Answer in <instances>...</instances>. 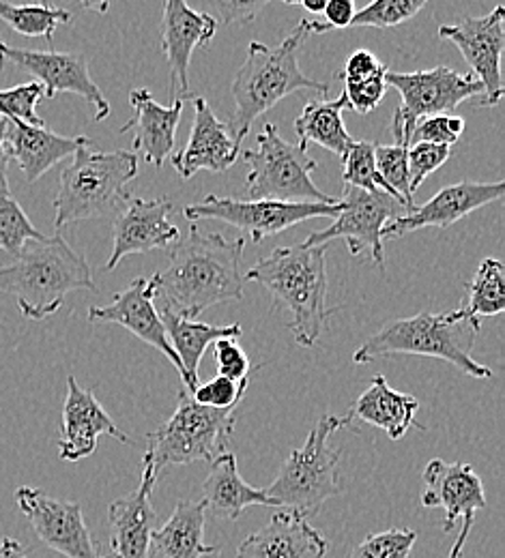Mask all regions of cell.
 Here are the masks:
<instances>
[{
  "label": "cell",
  "mask_w": 505,
  "mask_h": 558,
  "mask_svg": "<svg viewBox=\"0 0 505 558\" xmlns=\"http://www.w3.org/2000/svg\"><path fill=\"white\" fill-rule=\"evenodd\" d=\"M243 239L226 241L219 232L188 228L168 250V267L157 271V299L183 318L196 320L205 310L226 301H241L245 274Z\"/></svg>",
  "instance_id": "obj_1"
},
{
  "label": "cell",
  "mask_w": 505,
  "mask_h": 558,
  "mask_svg": "<svg viewBox=\"0 0 505 558\" xmlns=\"http://www.w3.org/2000/svg\"><path fill=\"white\" fill-rule=\"evenodd\" d=\"M308 35V20H301L278 46H265L261 41H252L248 46L245 61L230 84L235 112L226 123L239 146L250 134L254 121L285 97L297 90H316L323 95L329 90L325 82L308 77L299 70L297 52Z\"/></svg>",
  "instance_id": "obj_2"
},
{
  "label": "cell",
  "mask_w": 505,
  "mask_h": 558,
  "mask_svg": "<svg viewBox=\"0 0 505 558\" xmlns=\"http://www.w3.org/2000/svg\"><path fill=\"white\" fill-rule=\"evenodd\" d=\"M325 245L308 247L303 243L292 247H276L261 258L248 274L245 281H256L267 288L278 305L290 312L287 325L294 342L303 349L316 347L332 310L327 307V265Z\"/></svg>",
  "instance_id": "obj_3"
},
{
  "label": "cell",
  "mask_w": 505,
  "mask_h": 558,
  "mask_svg": "<svg viewBox=\"0 0 505 558\" xmlns=\"http://www.w3.org/2000/svg\"><path fill=\"white\" fill-rule=\"evenodd\" d=\"M75 290L95 292L97 286L84 256L59 232L26 243L11 265L0 267V292L13 296L28 320L55 316Z\"/></svg>",
  "instance_id": "obj_4"
},
{
  "label": "cell",
  "mask_w": 505,
  "mask_h": 558,
  "mask_svg": "<svg viewBox=\"0 0 505 558\" xmlns=\"http://www.w3.org/2000/svg\"><path fill=\"white\" fill-rule=\"evenodd\" d=\"M482 329V320L469 316L462 307L447 314H418L398 318L381 327L353 352V363H372L387 354H420L452 363L471 378H493V369L476 361L471 350Z\"/></svg>",
  "instance_id": "obj_5"
},
{
  "label": "cell",
  "mask_w": 505,
  "mask_h": 558,
  "mask_svg": "<svg viewBox=\"0 0 505 558\" xmlns=\"http://www.w3.org/2000/svg\"><path fill=\"white\" fill-rule=\"evenodd\" d=\"M139 177V155L132 150H95L91 140L73 153L61 172L55 198V228L117 215L128 203V185Z\"/></svg>",
  "instance_id": "obj_6"
},
{
  "label": "cell",
  "mask_w": 505,
  "mask_h": 558,
  "mask_svg": "<svg viewBox=\"0 0 505 558\" xmlns=\"http://www.w3.org/2000/svg\"><path fill=\"white\" fill-rule=\"evenodd\" d=\"M235 409H209L188 393L179 391V404L172 417L146 436L143 464L155 473L168 466L192 462H214L228 451L235 434Z\"/></svg>",
  "instance_id": "obj_7"
},
{
  "label": "cell",
  "mask_w": 505,
  "mask_h": 558,
  "mask_svg": "<svg viewBox=\"0 0 505 558\" xmlns=\"http://www.w3.org/2000/svg\"><path fill=\"white\" fill-rule=\"evenodd\" d=\"M349 421V415L318 418L305 442L290 451L276 482L265 489L278 502V507L301 518H312L329 498L342 492L338 482L340 456L329 447V438Z\"/></svg>",
  "instance_id": "obj_8"
},
{
  "label": "cell",
  "mask_w": 505,
  "mask_h": 558,
  "mask_svg": "<svg viewBox=\"0 0 505 558\" xmlns=\"http://www.w3.org/2000/svg\"><path fill=\"white\" fill-rule=\"evenodd\" d=\"M243 159L250 166L245 177L250 201L321 205H334L340 201L321 192L312 181V172L318 168V163L308 155V146L290 144L289 140L280 136L274 123L263 125L256 138V148H245Z\"/></svg>",
  "instance_id": "obj_9"
},
{
  "label": "cell",
  "mask_w": 505,
  "mask_h": 558,
  "mask_svg": "<svg viewBox=\"0 0 505 558\" xmlns=\"http://www.w3.org/2000/svg\"><path fill=\"white\" fill-rule=\"evenodd\" d=\"M387 86L400 95V106L394 112L392 134L411 146V134L420 119L454 112L462 101L482 97L484 88L471 73H458L449 68L413 71V73H385Z\"/></svg>",
  "instance_id": "obj_10"
},
{
  "label": "cell",
  "mask_w": 505,
  "mask_h": 558,
  "mask_svg": "<svg viewBox=\"0 0 505 558\" xmlns=\"http://www.w3.org/2000/svg\"><path fill=\"white\" fill-rule=\"evenodd\" d=\"M342 210V201L334 205L321 203H282V201H239L207 196L199 205H188L183 215L188 221L199 223L201 219H219L250 234L252 243L258 245L269 236H276L292 226L314 217H336Z\"/></svg>",
  "instance_id": "obj_11"
},
{
  "label": "cell",
  "mask_w": 505,
  "mask_h": 558,
  "mask_svg": "<svg viewBox=\"0 0 505 558\" xmlns=\"http://www.w3.org/2000/svg\"><path fill=\"white\" fill-rule=\"evenodd\" d=\"M342 210L336 215V221L325 228L312 232L303 245H327L329 241L342 239L351 256L368 254L378 269H385V252H383V228L394 217L407 213L389 194L385 192H365L358 187L345 185Z\"/></svg>",
  "instance_id": "obj_12"
},
{
  "label": "cell",
  "mask_w": 505,
  "mask_h": 558,
  "mask_svg": "<svg viewBox=\"0 0 505 558\" xmlns=\"http://www.w3.org/2000/svg\"><path fill=\"white\" fill-rule=\"evenodd\" d=\"M438 37L454 44L471 75L482 84V108H495L504 97L502 57L505 50V9L497 4L482 17H467L458 24L438 26Z\"/></svg>",
  "instance_id": "obj_13"
},
{
  "label": "cell",
  "mask_w": 505,
  "mask_h": 558,
  "mask_svg": "<svg viewBox=\"0 0 505 558\" xmlns=\"http://www.w3.org/2000/svg\"><path fill=\"white\" fill-rule=\"evenodd\" d=\"M15 502L35 535L55 553L68 558H101L77 502L48 496L44 489L31 486L15 489Z\"/></svg>",
  "instance_id": "obj_14"
},
{
  "label": "cell",
  "mask_w": 505,
  "mask_h": 558,
  "mask_svg": "<svg viewBox=\"0 0 505 558\" xmlns=\"http://www.w3.org/2000/svg\"><path fill=\"white\" fill-rule=\"evenodd\" d=\"M4 61L37 77L48 99H55L59 93H72L93 106L97 123L110 117V104L106 101L101 88L93 82L84 57L55 50H22L0 41V68Z\"/></svg>",
  "instance_id": "obj_15"
},
{
  "label": "cell",
  "mask_w": 505,
  "mask_h": 558,
  "mask_svg": "<svg viewBox=\"0 0 505 558\" xmlns=\"http://www.w3.org/2000/svg\"><path fill=\"white\" fill-rule=\"evenodd\" d=\"M217 20L205 11H196L188 0H164L161 11V52L170 70V95L192 99L190 63L196 48L209 46L216 37Z\"/></svg>",
  "instance_id": "obj_16"
},
{
  "label": "cell",
  "mask_w": 505,
  "mask_h": 558,
  "mask_svg": "<svg viewBox=\"0 0 505 558\" xmlns=\"http://www.w3.org/2000/svg\"><path fill=\"white\" fill-rule=\"evenodd\" d=\"M155 301H157V274H153L151 279H134L125 290L112 296L110 305H101V307L93 305L88 310V320L121 325L148 347L159 350L177 367L185 387L183 365L175 349L170 347L166 327L159 318V312L155 310Z\"/></svg>",
  "instance_id": "obj_17"
},
{
  "label": "cell",
  "mask_w": 505,
  "mask_h": 558,
  "mask_svg": "<svg viewBox=\"0 0 505 558\" xmlns=\"http://www.w3.org/2000/svg\"><path fill=\"white\" fill-rule=\"evenodd\" d=\"M170 209L172 205L166 198L145 201L130 196L115 215L112 252L104 271H115L125 256L170 247L181 236V230L168 219Z\"/></svg>",
  "instance_id": "obj_18"
},
{
  "label": "cell",
  "mask_w": 505,
  "mask_h": 558,
  "mask_svg": "<svg viewBox=\"0 0 505 558\" xmlns=\"http://www.w3.org/2000/svg\"><path fill=\"white\" fill-rule=\"evenodd\" d=\"M505 194L504 181L495 183H476V181H460L449 187H443L438 194L422 205L413 207L409 213H402L394 217L383 228V241L385 239H400L409 232H416L420 228H449L456 221L465 219L473 210L482 209L491 203L502 201Z\"/></svg>",
  "instance_id": "obj_19"
},
{
  "label": "cell",
  "mask_w": 505,
  "mask_h": 558,
  "mask_svg": "<svg viewBox=\"0 0 505 558\" xmlns=\"http://www.w3.org/2000/svg\"><path fill=\"white\" fill-rule=\"evenodd\" d=\"M99 436H112L121 442L134 440L119 429V425L104 411L91 389L77 385L75 376H68V396L63 404L59 456L65 462H80L95 453Z\"/></svg>",
  "instance_id": "obj_20"
},
{
  "label": "cell",
  "mask_w": 505,
  "mask_h": 558,
  "mask_svg": "<svg viewBox=\"0 0 505 558\" xmlns=\"http://www.w3.org/2000/svg\"><path fill=\"white\" fill-rule=\"evenodd\" d=\"M422 477L426 484L422 494V507L445 511V533H452L458 520L476 515L480 509L486 507L484 484L471 464H449L441 458H434L426 464Z\"/></svg>",
  "instance_id": "obj_21"
},
{
  "label": "cell",
  "mask_w": 505,
  "mask_h": 558,
  "mask_svg": "<svg viewBox=\"0 0 505 558\" xmlns=\"http://www.w3.org/2000/svg\"><path fill=\"white\" fill-rule=\"evenodd\" d=\"M194 99V123L188 144L172 153V166L181 179H192L201 170L224 172L235 166L241 146L228 132L226 123H221L203 97Z\"/></svg>",
  "instance_id": "obj_22"
},
{
  "label": "cell",
  "mask_w": 505,
  "mask_h": 558,
  "mask_svg": "<svg viewBox=\"0 0 505 558\" xmlns=\"http://www.w3.org/2000/svg\"><path fill=\"white\" fill-rule=\"evenodd\" d=\"M181 97H175L170 106H159L148 88H136L130 95V104L134 110V119L128 121L119 132H136L134 150L145 157L146 163L161 168L164 161L175 153L177 128L181 123L183 112Z\"/></svg>",
  "instance_id": "obj_23"
},
{
  "label": "cell",
  "mask_w": 505,
  "mask_h": 558,
  "mask_svg": "<svg viewBox=\"0 0 505 558\" xmlns=\"http://www.w3.org/2000/svg\"><path fill=\"white\" fill-rule=\"evenodd\" d=\"M327 539L305 518L280 511L261 531L245 537L237 558H323Z\"/></svg>",
  "instance_id": "obj_24"
},
{
  "label": "cell",
  "mask_w": 505,
  "mask_h": 558,
  "mask_svg": "<svg viewBox=\"0 0 505 558\" xmlns=\"http://www.w3.org/2000/svg\"><path fill=\"white\" fill-rule=\"evenodd\" d=\"M159 473L143 464V480L136 492L108 507L112 526V558H146L151 533L155 529L153 488Z\"/></svg>",
  "instance_id": "obj_25"
},
{
  "label": "cell",
  "mask_w": 505,
  "mask_h": 558,
  "mask_svg": "<svg viewBox=\"0 0 505 558\" xmlns=\"http://www.w3.org/2000/svg\"><path fill=\"white\" fill-rule=\"evenodd\" d=\"M88 138L59 136L46 125H28L4 119V146L9 159H15L28 183L39 181L59 161L73 155Z\"/></svg>",
  "instance_id": "obj_26"
},
{
  "label": "cell",
  "mask_w": 505,
  "mask_h": 558,
  "mask_svg": "<svg viewBox=\"0 0 505 558\" xmlns=\"http://www.w3.org/2000/svg\"><path fill=\"white\" fill-rule=\"evenodd\" d=\"M205 513L203 500H181L172 515L153 529L146 558H203L217 555V548L205 544Z\"/></svg>",
  "instance_id": "obj_27"
},
{
  "label": "cell",
  "mask_w": 505,
  "mask_h": 558,
  "mask_svg": "<svg viewBox=\"0 0 505 558\" xmlns=\"http://www.w3.org/2000/svg\"><path fill=\"white\" fill-rule=\"evenodd\" d=\"M418 411H420L418 398L396 391L394 387H389L385 376L376 374L358 398V402L351 407L349 417L361 418L363 423L383 429L392 440H400L411 427L424 429L416 421Z\"/></svg>",
  "instance_id": "obj_28"
},
{
  "label": "cell",
  "mask_w": 505,
  "mask_h": 558,
  "mask_svg": "<svg viewBox=\"0 0 505 558\" xmlns=\"http://www.w3.org/2000/svg\"><path fill=\"white\" fill-rule=\"evenodd\" d=\"M159 318L166 327L170 347L175 349L181 365H183L188 393H192L201 385L199 367H201V361H203L207 349L212 344H216L217 340H224V338L239 340L243 336V329L237 323L226 325V327H217V325H207V323H201V320L183 318V316L175 314L168 307H161Z\"/></svg>",
  "instance_id": "obj_29"
},
{
  "label": "cell",
  "mask_w": 505,
  "mask_h": 558,
  "mask_svg": "<svg viewBox=\"0 0 505 558\" xmlns=\"http://www.w3.org/2000/svg\"><path fill=\"white\" fill-rule=\"evenodd\" d=\"M203 502L205 507L224 520H239L248 507L265 505L278 507V502L261 488L248 486L237 469L235 453L226 451L212 462V473L203 484Z\"/></svg>",
  "instance_id": "obj_30"
},
{
  "label": "cell",
  "mask_w": 505,
  "mask_h": 558,
  "mask_svg": "<svg viewBox=\"0 0 505 558\" xmlns=\"http://www.w3.org/2000/svg\"><path fill=\"white\" fill-rule=\"evenodd\" d=\"M349 108L347 95L340 93L336 99L325 101H310L303 112L294 119V134L299 144L308 146L310 142L332 150L340 159L349 150V146L356 142L347 132L342 112Z\"/></svg>",
  "instance_id": "obj_31"
},
{
  "label": "cell",
  "mask_w": 505,
  "mask_h": 558,
  "mask_svg": "<svg viewBox=\"0 0 505 558\" xmlns=\"http://www.w3.org/2000/svg\"><path fill=\"white\" fill-rule=\"evenodd\" d=\"M473 318H493L505 312L504 265L497 258H486L467 283V299L460 305Z\"/></svg>",
  "instance_id": "obj_32"
},
{
  "label": "cell",
  "mask_w": 505,
  "mask_h": 558,
  "mask_svg": "<svg viewBox=\"0 0 505 558\" xmlns=\"http://www.w3.org/2000/svg\"><path fill=\"white\" fill-rule=\"evenodd\" d=\"M0 20L24 37H46L52 44L57 28L72 22V13L55 4H11L0 0Z\"/></svg>",
  "instance_id": "obj_33"
},
{
  "label": "cell",
  "mask_w": 505,
  "mask_h": 558,
  "mask_svg": "<svg viewBox=\"0 0 505 558\" xmlns=\"http://www.w3.org/2000/svg\"><path fill=\"white\" fill-rule=\"evenodd\" d=\"M409 144L405 140L396 138V144H374V163L392 192V198L402 209H413V192L409 183V161H407Z\"/></svg>",
  "instance_id": "obj_34"
},
{
  "label": "cell",
  "mask_w": 505,
  "mask_h": 558,
  "mask_svg": "<svg viewBox=\"0 0 505 558\" xmlns=\"http://www.w3.org/2000/svg\"><path fill=\"white\" fill-rule=\"evenodd\" d=\"M374 144L376 142H368V140H356L349 150L342 157L345 163V174L342 181L349 187H358L365 192H385L392 196L389 187L385 185V181L381 179L376 163H374Z\"/></svg>",
  "instance_id": "obj_35"
},
{
  "label": "cell",
  "mask_w": 505,
  "mask_h": 558,
  "mask_svg": "<svg viewBox=\"0 0 505 558\" xmlns=\"http://www.w3.org/2000/svg\"><path fill=\"white\" fill-rule=\"evenodd\" d=\"M41 234L28 219V215L20 207L17 201L11 196L0 198V250L17 256L26 243L44 241Z\"/></svg>",
  "instance_id": "obj_36"
},
{
  "label": "cell",
  "mask_w": 505,
  "mask_h": 558,
  "mask_svg": "<svg viewBox=\"0 0 505 558\" xmlns=\"http://www.w3.org/2000/svg\"><path fill=\"white\" fill-rule=\"evenodd\" d=\"M429 0H372L363 9H358L351 26L392 28L416 17Z\"/></svg>",
  "instance_id": "obj_37"
},
{
  "label": "cell",
  "mask_w": 505,
  "mask_h": 558,
  "mask_svg": "<svg viewBox=\"0 0 505 558\" xmlns=\"http://www.w3.org/2000/svg\"><path fill=\"white\" fill-rule=\"evenodd\" d=\"M46 97L44 86L33 80L0 90V119L20 121L28 125H44V119L37 114V104Z\"/></svg>",
  "instance_id": "obj_38"
},
{
  "label": "cell",
  "mask_w": 505,
  "mask_h": 558,
  "mask_svg": "<svg viewBox=\"0 0 505 558\" xmlns=\"http://www.w3.org/2000/svg\"><path fill=\"white\" fill-rule=\"evenodd\" d=\"M418 542V533L411 529H389L376 535H368L349 558H409Z\"/></svg>",
  "instance_id": "obj_39"
},
{
  "label": "cell",
  "mask_w": 505,
  "mask_h": 558,
  "mask_svg": "<svg viewBox=\"0 0 505 558\" xmlns=\"http://www.w3.org/2000/svg\"><path fill=\"white\" fill-rule=\"evenodd\" d=\"M449 155H452L449 146H438L431 142H413L409 146L407 161H409V183H411L413 194L420 190V185L433 172L443 168V163L449 159Z\"/></svg>",
  "instance_id": "obj_40"
},
{
  "label": "cell",
  "mask_w": 505,
  "mask_h": 558,
  "mask_svg": "<svg viewBox=\"0 0 505 558\" xmlns=\"http://www.w3.org/2000/svg\"><path fill=\"white\" fill-rule=\"evenodd\" d=\"M248 385H250V378L235 383L230 378L216 376L209 383H201L190 396L194 398V402L209 409H235L243 400Z\"/></svg>",
  "instance_id": "obj_41"
},
{
  "label": "cell",
  "mask_w": 505,
  "mask_h": 558,
  "mask_svg": "<svg viewBox=\"0 0 505 558\" xmlns=\"http://www.w3.org/2000/svg\"><path fill=\"white\" fill-rule=\"evenodd\" d=\"M465 128H467V123H465L462 117H452V114L424 117L413 128L411 144L413 142H431V144L452 148L462 136Z\"/></svg>",
  "instance_id": "obj_42"
},
{
  "label": "cell",
  "mask_w": 505,
  "mask_h": 558,
  "mask_svg": "<svg viewBox=\"0 0 505 558\" xmlns=\"http://www.w3.org/2000/svg\"><path fill=\"white\" fill-rule=\"evenodd\" d=\"M387 73V71H385ZM385 73L361 80V82H345V95H347V104L358 112V114H368L372 112L385 97L387 90V82H385Z\"/></svg>",
  "instance_id": "obj_43"
},
{
  "label": "cell",
  "mask_w": 505,
  "mask_h": 558,
  "mask_svg": "<svg viewBox=\"0 0 505 558\" xmlns=\"http://www.w3.org/2000/svg\"><path fill=\"white\" fill-rule=\"evenodd\" d=\"M269 2L299 4V0H209L212 9H216L219 22L226 26L254 22Z\"/></svg>",
  "instance_id": "obj_44"
},
{
  "label": "cell",
  "mask_w": 505,
  "mask_h": 558,
  "mask_svg": "<svg viewBox=\"0 0 505 558\" xmlns=\"http://www.w3.org/2000/svg\"><path fill=\"white\" fill-rule=\"evenodd\" d=\"M216 352L217 376L230 378L235 383L250 378V359L235 338H224L214 344Z\"/></svg>",
  "instance_id": "obj_45"
},
{
  "label": "cell",
  "mask_w": 505,
  "mask_h": 558,
  "mask_svg": "<svg viewBox=\"0 0 505 558\" xmlns=\"http://www.w3.org/2000/svg\"><path fill=\"white\" fill-rule=\"evenodd\" d=\"M323 13H325V22H310L308 20L310 35H323V33H329V31L351 28V22L358 13V7H356V0H329Z\"/></svg>",
  "instance_id": "obj_46"
},
{
  "label": "cell",
  "mask_w": 505,
  "mask_h": 558,
  "mask_svg": "<svg viewBox=\"0 0 505 558\" xmlns=\"http://www.w3.org/2000/svg\"><path fill=\"white\" fill-rule=\"evenodd\" d=\"M385 71L387 68L370 50H358L349 57L345 71H342V77H345V82H361V80L381 75Z\"/></svg>",
  "instance_id": "obj_47"
},
{
  "label": "cell",
  "mask_w": 505,
  "mask_h": 558,
  "mask_svg": "<svg viewBox=\"0 0 505 558\" xmlns=\"http://www.w3.org/2000/svg\"><path fill=\"white\" fill-rule=\"evenodd\" d=\"M11 196L9 190V155L4 146V119H0V198Z\"/></svg>",
  "instance_id": "obj_48"
},
{
  "label": "cell",
  "mask_w": 505,
  "mask_h": 558,
  "mask_svg": "<svg viewBox=\"0 0 505 558\" xmlns=\"http://www.w3.org/2000/svg\"><path fill=\"white\" fill-rule=\"evenodd\" d=\"M473 522H476V515L462 518V526H460V531H458V537H456V542H454V546H452L447 558H462V550H465V544H467L469 533H471V529H473Z\"/></svg>",
  "instance_id": "obj_49"
},
{
  "label": "cell",
  "mask_w": 505,
  "mask_h": 558,
  "mask_svg": "<svg viewBox=\"0 0 505 558\" xmlns=\"http://www.w3.org/2000/svg\"><path fill=\"white\" fill-rule=\"evenodd\" d=\"M0 558H28V555L17 539L2 537L0 539Z\"/></svg>",
  "instance_id": "obj_50"
},
{
  "label": "cell",
  "mask_w": 505,
  "mask_h": 558,
  "mask_svg": "<svg viewBox=\"0 0 505 558\" xmlns=\"http://www.w3.org/2000/svg\"><path fill=\"white\" fill-rule=\"evenodd\" d=\"M329 0H299V4L310 13H323Z\"/></svg>",
  "instance_id": "obj_51"
},
{
  "label": "cell",
  "mask_w": 505,
  "mask_h": 558,
  "mask_svg": "<svg viewBox=\"0 0 505 558\" xmlns=\"http://www.w3.org/2000/svg\"><path fill=\"white\" fill-rule=\"evenodd\" d=\"M80 4L84 9H91V11H99V13H106L110 0H80Z\"/></svg>",
  "instance_id": "obj_52"
},
{
  "label": "cell",
  "mask_w": 505,
  "mask_h": 558,
  "mask_svg": "<svg viewBox=\"0 0 505 558\" xmlns=\"http://www.w3.org/2000/svg\"><path fill=\"white\" fill-rule=\"evenodd\" d=\"M33 2H37V4H50V0H33Z\"/></svg>",
  "instance_id": "obj_53"
}]
</instances>
